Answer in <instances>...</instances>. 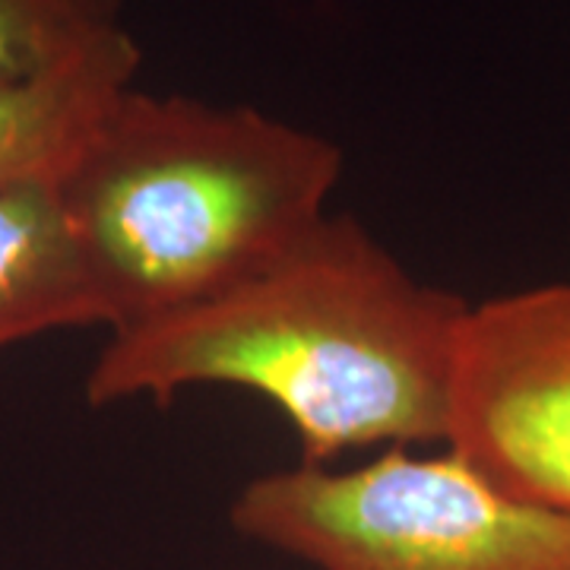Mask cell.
Masks as SVG:
<instances>
[{
  "instance_id": "1",
  "label": "cell",
  "mask_w": 570,
  "mask_h": 570,
  "mask_svg": "<svg viewBox=\"0 0 570 570\" xmlns=\"http://www.w3.org/2000/svg\"><path fill=\"white\" fill-rule=\"evenodd\" d=\"M469 305L415 279L365 225L326 213L247 276L108 336L86 400L111 406L238 387L298 434L302 463L448 438L450 381Z\"/></svg>"
},
{
  "instance_id": "2",
  "label": "cell",
  "mask_w": 570,
  "mask_h": 570,
  "mask_svg": "<svg viewBox=\"0 0 570 570\" xmlns=\"http://www.w3.org/2000/svg\"><path fill=\"white\" fill-rule=\"evenodd\" d=\"M346 156L254 105L124 89L58 181L115 333L247 276L326 216Z\"/></svg>"
},
{
  "instance_id": "3",
  "label": "cell",
  "mask_w": 570,
  "mask_h": 570,
  "mask_svg": "<svg viewBox=\"0 0 570 570\" xmlns=\"http://www.w3.org/2000/svg\"><path fill=\"white\" fill-rule=\"evenodd\" d=\"M250 542L317 570H570V517L510 498L460 453L279 469L228 510Z\"/></svg>"
},
{
  "instance_id": "4",
  "label": "cell",
  "mask_w": 570,
  "mask_h": 570,
  "mask_svg": "<svg viewBox=\"0 0 570 570\" xmlns=\"http://www.w3.org/2000/svg\"><path fill=\"white\" fill-rule=\"evenodd\" d=\"M444 441L510 498L570 517V283L469 305Z\"/></svg>"
},
{
  "instance_id": "5",
  "label": "cell",
  "mask_w": 570,
  "mask_h": 570,
  "mask_svg": "<svg viewBox=\"0 0 570 570\" xmlns=\"http://www.w3.org/2000/svg\"><path fill=\"white\" fill-rule=\"evenodd\" d=\"M140 63L137 39L115 26L45 70L0 77V194L61 181Z\"/></svg>"
},
{
  "instance_id": "6",
  "label": "cell",
  "mask_w": 570,
  "mask_h": 570,
  "mask_svg": "<svg viewBox=\"0 0 570 570\" xmlns=\"http://www.w3.org/2000/svg\"><path fill=\"white\" fill-rule=\"evenodd\" d=\"M105 326L58 184L0 194V352L51 330Z\"/></svg>"
},
{
  "instance_id": "7",
  "label": "cell",
  "mask_w": 570,
  "mask_h": 570,
  "mask_svg": "<svg viewBox=\"0 0 570 570\" xmlns=\"http://www.w3.org/2000/svg\"><path fill=\"white\" fill-rule=\"evenodd\" d=\"M127 0H0V77L36 73L124 26Z\"/></svg>"
}]
</instances>
